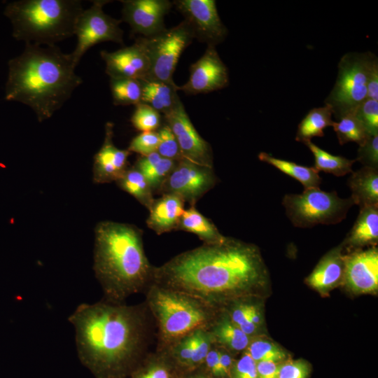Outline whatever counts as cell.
Returning a JSON list of instances; mask_svg holds the SVG:
<instances>
[{"instance_id": "1", "label": "cell", "mask_w": 378, "mask_h": 378, "mask_svg": "<svg viewBox=\"0 0 378 378\" xmlns=\"http://www.w3.org/2000/svg\"><path fill=\"white\" fill-rule=\"evenodd\" d=\"M69 321L78 358L95 378H127L155 340V322L145 302L83 303Z\"/></svg>"}, {"instance_id": "2", "label": "cell", "mask_w": 378, "mask_h": 378, "mask_svg": "<svg viewBox=\"0 0 378 378\" xmlns=\"http://www.w3.org/2000/svg\"><path fill=\"white\" fill-rule=\"evenodd\" d=\"M265 275L255 246L225 237L220 243L204 244L154 267L153 284L220 308L233 299L250 295Z\"/></svg>"}, {"instance_id": "3", "label": "cell", "mask_w": 378, "mask_h": 378, "mask_svg": "<svg viewBox=\"0 0 378 378\" xmlns=\"http://www.w3.org/2000/svg\"><path fill=\"white\" fill-rule=\"evenodd\" d=\"M76 67L71 53L56 45L25 43L22 52L8 62L4 99L28 106L39 122L48 120L83 83Z\"/></svg>"}, {"instance_id": "4", "label": "cell", "mask_w": 378, "mask_h": 378, "mask_svg": "<svg viewBox=\"0 0 378 378\" xmlns=\"http://www.w3.org/2000/svg\"><path fill=\"white\" fill-rule=\"evenodd\" d=\"M154 267L144 251L142 231L127 223L99 222L94 229L93 270L103 299L123 303L153 282Z\"/></svg>"}, {"instance_id": "5", "label": "cell", "mask_w": 378, "mask_h": 378, "mask_svg": "<svg viewBox=\"0 0 378 378\" xmlns=\"http://www.w3.org/2000/svg\"><path fill=\"white\" fill-rule=\"evenodd\" d=\"M83 10L80 0H18L7 3L4 15L16 41L51 46L74 35Z\"/></svg>"}, {"instance_id": "6", "label": "cell", "mask_w": 378, "mask_h": 378, "mask_svg": "<svg viewBox=\"0 0 378 378\" xmlns=\"http://www.w3.org/2000/svg\"><path fill=\"white\" fill-rule=\"evenodd\" d=\"M145 302L156 328L155 349H167L186 335L208 329L220 308L188 293L152 284Z\"/></svg>"}, {"instance_id": "7", "label": "cell", "mask_w": 378, "mask_h": 378, "mask_svg": "<svg viewBox=\"0 0 378 378\" xmlns=\"http://www.w3.org/2000/svg\"><path fill=\"white\" fill-rule=\"evenodd\" d=\"M282 204L291 223L298 227L341 222L354 204L351 199L340 198L336 192L319 188H306L301 194L285 195Z\"/></svg>"}, {"instance_id": "8", "label": "cell", "mask_w": 378, "mask_h": 378, "mask_svg": "<svg viewBox=\"0 0 378 378\" xmlns=\"http://www.w3.org/2000/svg\"><path fill=\"white\" fill-rule=\"evenodd\" d=\"M375 57L371 52H350L341 58L335 84L325 101L337 119L367 99V80Z\"/></svg>"}, {"instance_id": "9", "label": "cell", "mask_w": 378, "mask_h": 378, "mask_svg": "<svg viewBox=\"0 0 378 378\" xmlns=\"http://www.w3.org/2000/svg\"><path fill=\"white\" fill-rule=\"evenodd\" d=\"M195 38L189 24L183 20L178 25L150 37H140L150 61L145 80L175 83L173 74L183 50Z\"/></svg>"}, {"instance_id": "10", "label": "cell", "mask_w": 378, "mask_h": 378, "mask_svg": "<svg viewBox=\"0 0 378 378\" xmlns=\"http://www.w3.org/2000/svg\"><path fill=\"white\" fill-rule=\"evenodd\" d=\"M106 0H95L80 15L75 28L74 35L77 44L71 53L77 66L84 54L94 46L106 41L123 44V31L120 27L122 20L106 14L103 10Z\"/></svg>"}, {"instance_id": "11", "label": "cell", "mask_w": 378, "mask_h": 378, "mask_svg": "<svg viewBox=\"0 0 378 378\" xmlns=\"http://www.w3.org/2000/svg\"><path fill=\"white\" fill-rule=\"evenodd\" d=\"M213 167L200 165L183 158L178 160L157 192L172 194L185 202L195 203L216 183Z\"/></svg>"}, {"instance_id": "12", "label": "cell", "mask_w": 378, "mask_h": 378, "mask_svg": "<svg viewBox=\"0 0 378 378\" xmlns=\"http://www.w3.org/2000/svg\"><path fill=\"white\" fill-rule=\"evenodd\" d=\"M164 118L177 140L183 158L200 165L213 167L211 148L195 130L181 99L172 110L164 114Z\"/></svg>"}, {"instance_id": "13", "label": "cell", "mask_w": 378, "mask_h": 378, "mask_svg": "<svg viewBox=\"0 0 378 378\" xmlns=\"http://www.w3.org/2000/svg\"><path fill=\"white\" fill-rule=\"evenodd\" d=\"M174 4L192 28L195 38L214 46L225 39L227 29L214 0H177Z\"/></svg>"}, {"instance_id": "14", "label": "cell", "mask_w": 378, "mask_h": 378, "mask_svg": "<svg viewBox=\"0 0 378 378\" xmlns=\"http://www.w3.org/2000/svg\"><path fill=\"white\" fill-rule=\"evenodd\" d=\"M229 83L228 71L214 46H207L204 55L190 67L188 80L178 90L187 94L221 90Z\"/></svg>"}, {"instance_id": "15", "label": "cell", "mask_w": 378, "mask_h": 378, "mask_svg": "<svg viewBox=\"0 0 378 378\" xmlns=\"http://www.w3.org/2000/svg\"><path fill=\"white\" fill-rule=\"evenodd\" d=\"M122 20L132 34L144 37L157 35L167 29L164 18L172 6L168 0H123Z\"/></svg>"}, {"instance_id": "16", "label": "cell", "mask_w": 378, "mask_h": 378, "mask_svg": "<svg viewBox=\"0 0 378 378\" xmlns=\"http://www.w3.org/2000/svg\"><path fill=\"white\" fill-rule=\"evenodd\" d=\"M100 56L106 64L105 71L109 78L145 80L150 69V61L140 38L114 52L102 50Z\"/></svg>"}, {"instance_id": "17", "label": "cell", "mask_w": 378, "mask_h": 378, "mask_svg": "<svg viewBox=\"0 0 378 378\" xmlns=\"http://www.w3.org/2000/svg\"><path fill=\"white\" fill-rule=\"evenodd\" d=\"M113 124L106 122L102 146L94 156L92 179L95 183L118 181L127 170L131 152L117 148L113 141Z\"/></svg>"}, {"instance_id": "18", "label": "cell", "mask_w": 378, "mask_h": 378, "mask_svg": "<svg viewBox=\"0 0 378 378\" xmlns=\"http://www.w3.org/2000/svg\"><path fill=\"white\" fill-rule=\"evenodd\" d=\"M344 277L347 286L356 293L378 288V251L374 247L356 251L344 258Z\"/></svg>"}, {"instance_id": "19", "label": "cell", "mask_w": 378, "mask_h": 378, "mask_svg": "<svg viewBox=\"0 0 378 378\" xmlns=\"http://www.w3.org/2000/svg\"><path fill=\"white\" fill-rule=\"evenodd\" d=\"M184 203L181 197L172 194L162 195L161 197L155 199L148 209V227L157 234L176 230L185 211Z\"/></svg>"}, {"instance_id": "20", "label": "cell", "mask_w": 378, "mask_h": 378, "mask_svg": "<svg viewBox=\"0 0 378 378\" xmlns=\"http://www.w3.org/2000/svg\"><path fill=\"white\" fill-rule=\"evenodd\" d=\"M248 296L233 299L220 309L235 326L253 338L260 329L262 318L259 305Z\"/></svg>"}, {"instance_id": "21", "label": "cell", "mask_w": 378, "mask_h": 378, "mask_svg": "<svg viewBox=\"0 0 378 378\" xmlns=\"http://www.w3.org/2000/svg\"><path fill=\"white\" fill-rule=\"evenodd\" d=\"M186 372L166 349L150 351L127 378H183Z\"/></svg>"}, {"instance_id": "22", "label": "cell", "mask_w": 378, "mask_h": 378, "mask_svg": "<svg viewBox=\"0 0 378 378\" xmlns=\"http://www.w3.org/2000/svg\"><path fill=\"white\" fill-rule=\"evenodd\" d=\"M208 330L215 344L234 354L244 352L252 339L235 326L220 309Z\"/></svg>"}, {"instance_id": "23", "label": "cell", "mask_w": 378, "mask_h": 378, "mask_svg": "<svg viewBox=\"0 0 378 378\" xmlns=\"http://www.w3.org/2000/svg\"><path fill=\"white\" fill-rule=\"evenodd\" d=\"M344 273V258L341 255V249L336 248L323 257L307 280L313 288L326 292L341 281Z\"/></svg>"}, {"instance_id": "24", "label": "cell", "mask_w": 378, "mask_h": 378, "mask_svg": "<svg viewBox=\"0 0 378 378\" xmlns=\"http://www.w3.org/2000/svg\"><path fill=\"white\" fill-rule=\"evenodd\" d=\"M354 204L360 209L378 204V169L363 167L348 179Z\"/></svg>"}, {"instance_id": "25", "label": "cell", "mask_w": 378, "mask_h": 378, "mask_svg": "<svg viewBox=\"0 0 378 378\" xmlns=\"http://www.w3.org/2000/svg\"><path fill=\"white\" fill-rule=\"evenodd\" d=\"M141 103L163 115L173 108L178 99V86L157 80H141Z\"/></svg>"}, {"instance_id": "26", "label": "cell", "mask_w": 378, "mask_h": 378, "mask_svg": "<svg viewBox=\"0 0 378 378\" xmlns=\"http://www.w3.org/2000/svg\"><path fill=\"white\" fill-rule=\"evenodd\" d=\"M378 240V204L360 209L357 219L349 232L346 244L362 246L376 244Z\"/></svg>"}, {"instance_id": "27", "label": "cell", "mask_w": 378, "mask_h": 378, "mask_svg": "<svg viewBox=\"0 0 378 378\" xmlns=\"http://www.w3.org/2000/svg\"><path fill=\"white\" fill-rule=\"evenodd\" d=\"M196 234L204 244H214L223 241V236L212 221L202 215L195 206L186 209L181 216L177 230Z\"/></svg>"}, {"instance_id": "28", "label": "cell", "mask_w": 378, "mask_h": 378, "mask_svg": "<svg viewBox=\"0 0 378 378\" xmlns=\"http://www.w3.org/2000/svg\"><path fill=\"white\" fill-rule=\"evenodd\" d=\"M332 115L333 111L328 104L310 110L298 125L296 141L304 143L315 136H323L324 130L333 125Z\"/></svg>"}, {"instance_id": "29", "label": "cell", "mask_w": 378, "mask_h": 378, "mask_svg": "<svg viewBox=\"0 0 378 378\" xmlns=\"http://www.w3.org/2000/svg\"><path fill=\"white\" fill-rule=\"evenodd\" d=\"M177 161L164 158L157 152L140 156L135 165L146 178L153 192H158L160 186L174 169Z\"/></svg>"}, {"instance_id": "30", "label": "cell", "mask_w": 378, "mask_h": 378, "mask_svg": "<svg viewBox=\"0 0 378 378\" xmlns=\"http://www.w3.org/2000/svg\"><path fill=\"white\" fill-rule=\"evenodd\" d=\"M258 158L260 160L272 165L283 173L298 180L303 185L305 189L319 188L321 178L318 172L314 167H308L276 158L265 152L260 153L258 155Z\"/></svg>"}, {"instance_id": "31", "label": "cell", "mask_w": 378, "mask_h": 378, "mask_svg": "<svg viewBox=\"0 0 378 378\" xmlns=\"http://www.w3.org/2000/svg\"><path fill=\"white\" fill-rule=\"evenodd\" d=\"M115 183L143 206L150 209L155 200L153 192L146 178L136 167H128Z\"/></svg>"}, {"instance_id": "32", "label": "cell", "mask_w": 378, "mask_h": 378, "mask_svg": "<svg viewBox=\"0 0 378 378\" xmlns=\"http://www.w3.org/2000/svg\"><path fill=\"white\" fill-rule=\"evenodd\" d=\"M314 156L315 164L314 168L318 172L323 171L337 176H344L352 172V165L355 160H349L340 155L330 154L312 141L304 142Z\"/></svg>"}, {"instance_id": "33", "label": "cell", "mask_w": 378, "mask_h": 378, "mask_svg": "<svg viewBox=\"0 0 378 378\" xmlns=\"http://www.w3.org/2000/svg\"><path fill=\"white\" fill-rule=\"evenodd\" d=\"M113 104L137 105L141 103V80L134 78H110Z\"/></svg>"}, {"instance_id": "34", "label": "cell", "mask_w": 378, "mask_h": 378, "mask_svg": "<svg viewBox=\"0 0 378 378\" xmlns=\"http://www.w3.org/2000/svg\"><path fill=\"white\" fill-rule=\"evenodd\" d=\"M338 120L339 121L334 122L332 127L340 144L353 141L359 146L370 136L354 111Z\"/></svg>"}, {"instance_id": "35", "label": "cell", "mask_w": 378, "mask_h": 378, "mask_svg": "<svg viewBox=\"0 0 378 378\" xmlns=\"http://www.w3.org/2000/svg\"><path fill=\"white\" fill-rule=\"evenodd\" d=\"M245 351L256 363L266 360L279 362L286 357L285 352L277 345L258 337L251 339Z\"/></svg>"}, {"instance_id": "36", "label": "cell", "mask_w": 378, "mask_h": 378, "mask_svg": "<svg viewBox=\"0 0 378 378\" xmlns=\"http://www.w3.org/2000/svg\"><path fill=\"white\" fill-rule=\"evenodd\" d=\"M160 113L142 103L136 105L131 117L132 125L141 132L156 131L160 125Z\"/></svg>"}, {"instance_id": "37", "label": "cell", "mask_w": 378, "mask_h": 378, "mask_svg": "<svg viewBox=\"0 0 378 378\" xmlns=\"http://www.w3.org/2000/svg\"><path fill=\"white\" fill-rule=\"evenodd\" d=\"M159 144L156 152L162 158L178 161L183 159L177 140L165 123L158 131Z\"/></svg>"}, {"instance_id": "38", "label": "cell", "mask_w": 378, "mask_h": 378, "mask_svg": "<svg viewBox=\"0 0 378 378\" xmlns=\"http://www.w3.org/2000/svg\"><path fill=\"white\" fill-rule=\"evenodd\" d=\"M354 112L370 136L378 134V101L367 98Z\"/></svg>"}, {"instance_id": "39", "label": "cell", "mask_w": 378, "mask_h": 378, "mask_svg": "<svg viewBox=\"0 0 378 378\" xmlns=\"http://www.w3.org/2000/svg\"><path fill=\"white\" fill-rule=\"evenodd\" d=\"M158 144L157 131L141 132L132 139L127 150L145 156L156 152Z\"/></svg>"}, {"instance_id": "40", "label": "cell", "mask_w": 378, "mask_h": 378, "mask_svg": "<svg viewBox=\"0 0 378 378\" xmlns=\"http://www.w3.org/2000/svg\"><path fill=\"white\" fill-rule=\"evenodd\" d=\"M368 167L378 169V134L369 136L358 149L355 160Z\"/></svg>"}, {"instance_id": "41", "label": "cell", "mask_w": 378, "mask_h": 378, "mask_svg": "<svg viewBox=\"0 0 378 378\" xmlns=\"http://www.w3.org/2000/svg\"><path fill=\"white\" fill-rule=\"evenodd\" d=\"M229 378H258L256 362L246 351L235 359Z\"/></svg>"}, {"instance_id": "42", "label": "cell", "mask_w": 378, "mask_h": 378, "mask_svg": "<svg viewBox=\"0 0 378 378\" xmlns=\"http://www.w3.org/2000/svg\"><path fill=\"white\" fill-rule=\"evenodd\" d=\"M309 368L304 360H294L279 365L278 378H307Z\"/></svg>"}, {"instance_id": "43", "label": "cell", "mask_w": 378, "mask_h": 378, "mask_svg": "<svg viewBox=\"0 0 378 378\" xmlns=\"http://www.w3.org/2000/svg\"><path fill=\"white\" fill-rule=\"evenodd\" d=\"M219 358V348L214 343L201 365L212 378H222Z\"/></svg>"}, {"instance_id": "44", "label": "cell", "mask_w": 378, "mask_h": 378, "mask_svg": "<svg viewBox=\"0 0 378 378\" xmlns=\"http://www.w3.org/2000/svg\"><path fill=\"white\" fill-rule=\"evenodd\" d=\"M367 98L378 101V60L374 59L367 80Z\"/></svg>"}, {"instance_id": "45", "label": "cell", "mask_w": 378, "mask_h": 378, "mask_svg": "<svg viewBox=\"0 0 378 378\" xmlns=\"http://www.w3.org/2000/svg\"><path fill=\"white\" fill-rule=\"evenodd\" d=\"M279 364L274 361H260L256 363L258 378H278Z\"/></svg>"}, {"instance_id": "46", "label": "cell", "mask_w": 378, "mask_h": 378, "mask_svg": "<svg viewBox=\"0 0 378 378\" xmlns=\"http://www.w3.org/2000/svg\"><path fill=\"white\" fill-rule=\"evenodd\" d=\"M218 348L220 352L219 361L222 378H229L230 370L236 358L234 356V354L224 348L220 346H218Z\"/></svg>"}, {"instance_id": "47", "label": "cell", "mask_w": 378, "mask_h": 378, "mask_svg": "<svg viewBox=\"0 0 378 378\" xmlns=\"http://www.w3.org/2000/svg\"><path fill=\"white\" fill-rule=\"evenodd\" d=\"M183 378H212L202 366L186 372Z\"/></svg>"}]
</instances>
